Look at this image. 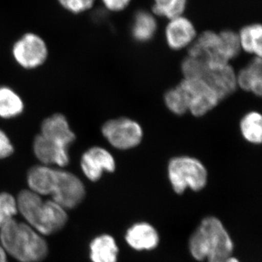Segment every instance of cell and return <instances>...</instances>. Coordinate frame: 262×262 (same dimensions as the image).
Listing matches in <instances>:
<instances>
[{"instance_id": "28", "label": "cell", "mask_w": 262, "mask_h": 262, "mask_svg": "<svg viewBox=\"0 0 262 262\" xmlns=\"http://www.w3.org/2000/svg\"><path fill=\"white\" fill-rule=\"evenodd\" d=\"M14 151L13 144L8 135L0 129V160L8 158Z\"/></svg>"}, {"instance_id": "18", "label": "cell", "mask_w": 262, "mask_h": 262, "mask_svg": "<svg viewBox=\"0 0 262 262\" xmlns=\"http://www.w3.org/2000/svg\"><path fill=\"white\" fill-rule=\"evenodd\" d=\"M90 249V257L93 262H117L118 246L110 234H101L93 239Z\"/></svg>"}, {"instance_id": "1", "label": "cell", "mask_w": 262, "mask_h": 262, "mask_svg": "<svg viewBox=\"0 0 262 262\" xmlns=\"http://www.w3.org/2000/svg\"><path fill=\"white\" fill-rule=\"evenodd\" d=\"M189 250L196 261L225 262L232 256L234 244L221 220L208 216L202 220L189 238Z\"/></svg>"}, {"instance_id": "6", "label": "cell", "mask_w": 262, "mask_h": 262, "mask_svg": "<svg viewBox=\"0 0 262 262\" xmlns=\"http://www.w3.org/2000/svg\"><path fill=\"white\" fill-rule=\"evenodd\" d=\"M48 54L47 42L36 32L24 33L12 47V55L15 62L26 70H34L44 64Z\"/></svg>"}, {"instance_id": "10", "label": "cell", "mask_w": 262, "mask_h": 262, "mask_svg": "<svg viewBox=\"0 0 262 262\" xmlns=\"http://www.w3.org/2000/svg\"><path fill=\"white\" fill-rule=\"evenodd\" d=\"M189 56L198 58L209 66L229 64L222 47L220 34L206 31L199 36L189 50Z\"/></svg>"}, {"instance_id": "26", "label": "cell", "mask_w": 262, "mask_h": 262, "mask_svg": "<svg viewBox=\"0 0 262 262\" xmlns=\"http://www.w3.org/2000/svg\"><path fill=\"white\" fill-rule=\"evenodd\" d=\"M18 212L16 199L8 192L0 194V227L13 219Z\"/></svg>"}, {"instance_id": "11", "label": "cell", "mask_w": 262, "mask_h": 262, "mask_svg": "<svg viewBox=\"0 0 262 262\" xmlns=\"http://www.w3.org/2000/svg\"><path fill=\"white\" fill-rule=\"evenodd\" d=\"M80 166L86 178L91 182H97L102 177L103 172L115 171L116 162L108 150L101 146H94L83 153Z\"/></svg>"}, {"instance_id": "12", "label": "cell", "mask_w": 262, "mask_h": 262, "mask_svg": "<svg viewBox=\"0 0 262 262\" xmlns=\"http://www.w3.org/2000/svg\"><path fill=\"white\" fill-rule=\"evenodd\" d=\"M33 149L42 165H56L63 168L70 163L68 148L58 145L41 134L34 139Z\"/></svg>"}, {"instance_id": "2", "label": "cell", "mask_w": 262, "mask_h": 262, "mask_svg": "<svg viewBox=\"0 0 262 262\" xmlns=\"http://www.w3.org/2000/svg\"><path fill=\"white\" fill-rule=\"evenodd\" d=\"M0 244L20 262H39L47 256L48 244L28 224L12 219L0 227Z\"/></svg>"}, {"instance_id": "15", "label": "cell", "mask_w": 262, "mask_h": 262, "mask_svg": "<svg viewBox=\"0 0 262 262\" xmlns=\"http://www.w3.org/2000/svg\"><path fill=\"white\" fill-rule=\"evenodd\" d=\"M165 36L169 47L177 51L193 42L196 37V31L190 20L179 16L170 20L165 30Z\"/></svg>"}, {"instance_id": "21", "label": "cell", "mask_w": 262, "mask_h": 262, "mask_svg": "<svg viewBox=\"0 0 262 262\" xmlns=\"http://www.w3.org/2000/svg\"><path fill=\"white\" fill-rule=\"evenodd\" d=\"M241 134L248 142L260 144L262 140V118L261 114L251 112L246 114L239 123Z\"/></svg>"}, {"instance_id": "16", "label": "cell", "mask_w": 262, "mask_h": 262, "mask_svg": "<svg viewBox=\"0 0 262 262\" xmlns=\"http://www.w3.org/2000/svg\"><path fill=\"white\" fill-rule=\"evenodd\" d=\"M56 179V170L48 165H36L29 170L27 183L30 190L39 195H51Z\"/></svg>"}, {"instance_id": "23", "label": "cell", "mask_w": 262, "mask_h": 262, "mask_svg": "<svg viewBox=\"0 0 262 262\" xmlns=\"http://www.w3.org/2000/svg\"><path fill=\"white\" fill-rule=\"evenodd\" d=\"M187 0H155L153 11L155 14L169 19L182 16Z\"/></svg>"}, {"instance_id": "9", "label": "cell", "mask_w": 262, "mask_h": 262, "mask_svg": "<svg viewBox=\"0 0 262 262\" xmlns=\"http://www.w3.org/2000/svg\"><path fill=\"white\" fill-rule=\"evenodd\" d=\"M53 201L65 210L72 209L80 204L85 196L83 183L75 174L63 170H56Z\"/></svg>"}, {"instance_id": "14", "label": "cell", "mask_w": 262, "mask_h": 262, "mask_svg": "<svg viewBox=\"0 0 262 262\" xmlns=\"http://www.w3.org/2000/svg\"><path fill=\"white\" fill-rule=\"evenodd\" d=\"M41 134L66 148H68L76 139L67 118L61 114H55L46 118L41 125Z\"/></svg>"}, {"instance_id": "27", "label": "cell", "mask_w": 262, "mask_h": 262, "mask_svg": "<svg viewBox=\"0 0 262 262\" xmlns=\"http://www.w3.org/2000/svg\"><path fill=\"white\" fill-rule=\"evenodd\" d=\"M65 11L71 14L80 15L94 8L96 0H56Z\"/></svg>"}, {"instance_id": "31", "label": "cell", "mask_w": 262, "mask_h": 262, "mask_svg": "<svg viewBox=\"0 0 262 262\" xmlns=\"http://www.w3.org/2000/svg\"><path fill=\"white\" fill-rule=\"evenodd\" d=\"M225 262H239V261L237 258H234L233 256H231V257L229 258Z\"/></svg>"}, {"instance_id": "25", "label": "cell", "mask_w": 262, "mask_h": 262, "mask_svg": "<svg viewBox=\"0 0 262 262\" xmlns=\"http://www.w3.org/2000/svg\"><path fill=\"white\" fill-rule=\"evenodd\" d=\"M220 36L227 59L229 61L238 56L241 49L238 34L232 31H224Z\"/></svg>"}, {"instance_id": "7", "label": "cell", "mask_w": 262, "mask_h": 262, "mask_svg": "<svg viewBox=\"0 0 262 262\" xmlns=\"http://www.w3.org/2000/svg\"><path fill=\"white\" fill-rule=\"evenodd\" d=\"M178 87L187 101L188 112L194 117L204 116L221 101L214 90L203 80L184 78Z\"/></svg>"}, {"instance_id": "13", "label": "cell", "mask_w": 262, "mask_h": 262, "mask_svg": "<svg viewBox=\"0 0 262 262\" xmlns=\"http://www.w3.org/2000/svg\"><path fill=\"white\" fill-rule=\"evenodd\" d=\"M127 245L136 251H151L158 247L160 236L157 229L147 222L131 226L125 234Z\"/></svg>"}, {"instance_id": "8", "label": "cell", "mask_w": 262, "mask_h": 262, "mask_svg": "<svg viewBox=\"0 0 262 262\" xmlns=\"http://www.w3.org/2000/svg\"><path fill=\"white\" fill-rule=\"evenodd\" d=\"M101 131L108 142L120 150L130 149L139 145L144 136L140 124L125 117L105 122Z\"/></svg>"}, {"instance_id": "5", "label": "cell", "mask_w": 262, "mask_h": 262, "mask_svg": "<svg viewBox=\"0 0 262 262\" xmlns=\"http://www.w3.org/2000/svg\"><path fill=\"white\" fill-rule=\"evenodd\" d=\"M168 175L174 192L182 194L186 189L199 192L206 187L208 171L205 165L192 157L180 156L169 161Z\"/></svg>"}, {"instance_id": "4", "label": "cell", "mask_w": 262, "mask_h": 262, "mask_svg": "<svg viewBox=\"0 0 262 262\" xmlns=\"http://www.w3.org/2000/svg\"><path fill=\"white\" fill-rule=\"evenodd\" d=\"M182 71L184 78L198 79L208 84L221 101L233 94L237 87L235 72L229 64L209 66L201 59L189 56L183 61Z\"/></svg>"}, {"instance_id": "30", "label": "cell", "mask_w": 262, "mask_h": 262, "mask_svg": "<svg viewBox=\"0 0 262 262\" xmlns=\"http://www.w3.org/2000/svg\"><path fill=\"white\" fill-rule=\"evenodd\" d=\"M0 262H8L6 251H5L1 244H0Z\"/></svg>"}, {"instance_id": "20", "label": "cell", "mask_w": 262, "mask_h": 262, "mask_svg": "<svg viewBox=\"0 0 262 262\" xmlns=\"http://www.w3.org/2000/svg\"><path fill=\"white\" fill-rule=\"evenodd\" d=\"M157 31V22L148 12L136 13L132 27V35L138 42H146L154 37Z\"/></svg>"}, {"instance_id": "24", "label": "cell", "mask_w": 262, "mask_h": 262, "mask_svg": "<svg viewBox=\"0 0 262 262\" xmlns=\"http://www.w3.org/2000/svg\"><path fill=\"white\" fill-rule=\"evenodd\" d=\"M164 101L168 110L175 115H183L188 112L187 101L178 86L169 90L165 95Z\"/></svg>"}, {"instance_id": "29", "label": "cell", "mask_w": 262, "mask_h": 262, "mask_svg": "<svg viewBox=\"0 0 262 262\" xmlns=\"http://www.w3.org/2000/svg\"><path fill=\"white\" fill-rule=\"evenodd\" d=\"M103 6L112 12H120L128 6L130 0H101Z\"/></svg>"}, {"instance_id": "3", "label": "cell", "mask_w": 262, "mask_h": 262, "mask_svg": "<svg viewBox=\"0 0 262 262\" xmlns=\"http://www.w3.org/2000/svg\"><path fill=\"white\" fill-rule=\"evenodd\" d=\"M16 201L18 211L39 234L56 233L64 227L68 220L63 207L53 200L43 201L40 195L30 189H24L19 193Z\"/></svg>"}, {"instance_id": "19", "label": "cell", "mask_w": 262, "mask_h": 262, "mask_svg": "<svg viewBox=\"0 0 262 262\" xmlns=\"http://www.w3.org/2000/svg\"><path fill=\"white\" fill-rule=\"evenodd\" d=\"M24 110L22 98L13 89L0 86V117L11 119L21 115Z\"/></svg>"}, {"instance_id": "17", "label": "cell", "mask_w": 262, "mask_h": 262, "mask_svg": "<svg viewBox=\"0 0 262 262\" xmlns=\"http://www.w3.org/2000/svg\"><path fill=\"white\" fill-rule=\"evenodd\" d=\"M261 58L256 57L251 63L241 70L237 77V84L244 91L257 96L262 94Z\"/></svg>"}, {"instance_id": "22", "label": "cell", "mask_w": 262, "mask_h": 262, "mask_svg": "<svg viewBox=\"0 0 262 262\" xmlns=\"http://www.w3.org/2000/svg\"><path fill=\"white\" fill-rule=\"evenodd\" d=\"M262 29L260 24H253L244 27L239 35L241 48L248 53L261 57Z\"/></svg>"}]
</instances>
